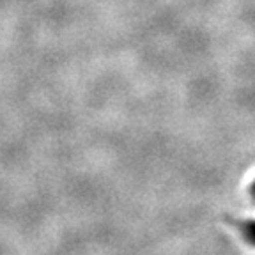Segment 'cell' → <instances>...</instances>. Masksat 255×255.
I'll return each instance as SVG.
<instances>
[{
	"mask_svg": "<svg viewBox=\"0 0 255 255\" xmlns=\"http://www.w3.org/2000/svg\"><path fill=\"white\" fill-rule=\"evenodd\" d=\"M250 197L254 199V202H255V181L252 183V186H250Z\"/></svg>",
	"mask_w": 255,
	"mask_h": 255,
	"instance_id": "obj_2",
	"label": "cell"
},
{
	"mask_svg": "<svg viewBox=\"0 0 255 255\" xmlns=\"http://www.w3.org/2000/svg\"><path fill=\"white\" fill-rule=\"evenodd\" d=\"M238 231L250 247H255V222H252V220H248V222H239Z\"/></svg>",
	"mask_w": 255,
	"mask_h": 255,
	"instance_id": "obj_1",
	"label": "cell"
}]
</instances>
